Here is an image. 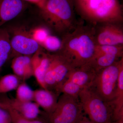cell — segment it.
<instances>
[{
	"label": "cell",
	"instance_id": "6da1fadb",
	"mask_svg": "<svg viewBox=\"0 0 123 123\" xmlns=\"http://www.w3.org/2000/svg\"><path fill=\"white\" fill-rule=\"evenodd\" d=\"M96 46L93 26L79 23L73 30L62 37L61 47L56 53L73 68H76L91 61Z\"/></svg>",
	"mask_w": 123,
	"mask_h": 123
},
{
	"label": "cell",
	"instance_id": "7a4b0ae2",
	"mask_svg": "<svg viewBox=\"0 0 123 123\" xmlns=\"http://www.w3.org/2000/svg\"><path fill=\"white\" fill-rule=\"evenodd\" d=\"M76 13L91 25L123 23V6L119 0H73Z\"/></svg>",
	"mask_w": 123,
	"mask_h": 123
},
{
	"label": "cell",
	"instance_id": "3957f363",
	"mask_svg": "<svg viewBox=\"0 0 123 123\" xmlns=\"http://www.w3.org/2000/svg\"><path fill=\"white\" fill-rule=\"evenodd\" d=\"M39 9L47 27L61 37L79 23L77 21L73 0H46Z\"/></svg>",
	"mask_w": 123,
	"mask_h": 123
},
{
	"label": "cell",
	"instance_id": "277c9868",
	"mask_svg": "<svg viewBox=\"0 0 123 123\" xmlns=\"http://www.w3.org/2000/svg\"><path fill=\"white\" fill-rule=\"evenodd\" d=\"M123 63V57L111 66L98 71L88 88L111 105L114 98L120 69Z\"/></svg>",
	"mask_w": 123,
	"mask_h": 123
},
{
	"label": "cell",
	"instance_id": "5b68a950",
	"mask_svg": "<svg viewBox=\"0 0 123 123\" xmlns=\"http://www.w3.org/2000/svg\"><path fill=\"white\" fill-rule=\"evenodd\" d=\"M85 114L94 123H111L112 122L111 106L88 88L83 89L78 96Z\"/></svg>",
	"mask_w": 123,
	"mask_h": 123
},
{
	"label": "cell",
	"instance_id": "8992f818",
	"mask_svg": "<svg viewBox=\"0 0 123 123\" xmlns=\"http://www.w3.org/2000/svg\"><path fill=\"white\" fill-rule=\"evenodd\" d=\"M84 114L79 98L62 93L54 110L45 114L44 119L48 123H76Z\"/></svg>",
	"mask_w": 123,
	"mask_h": 123
},
{
	"label": "cell",
	"instance_id": "52a82bcc",
	"mask_svg": "<svg viewBox=\"0 0 123 123\" xmlns=\"http://www.w3.org/2000/svg\"><path fill=\"white\" fill-rule=\"evenodd\" d=\"M49 54L50 62L44 76V84L46 90L59 95L62 86L73 68L58 53Z\"/></svg>",
	"mask_w": 123,
	"mask_h": 123
},
{
	"label": "cell",
	"instance_id": "ba28073f",
	"mask_svg": "<svg viewBox=\"0 0 123 123\" xmlns=\"http://www.w3.org/2000/svg\"><path fill=\"white\" fill-rule=\"evenodd\" d=\"M94 28L96 45H123V23H104Z\"/></svg>",
	"mask_w": 123,
	"mask_h": 123
},
{
	"label": "cell",
	"instance_id": "9c48e42d",
	"mask_svg": "<svg viewBox=\"0 0 123 123\" xmlns=\"http://www.w3.org/2000/svg\"><path fill=\"white\" fill-rule=\"evenodd\" d=\"M13 33L10 36L12 52L18 55H31L40 50V45L32 37L30 31L19 27L14 29Z\"/></svg>",
	"mask_w": 123,
	"mask_h": 123
},
{
	"label": "cell",
	"instance_id": "30bf717a",
	"mask_svg": "<svg viewBox=\"0 0 123 123\" xmlns=\"http://www.w3.org/2000/svg\"><path fill=\"white\" fill-rule=\"evenodd\" d=\"M97 72L89 62L81 67L73 68L69 73L67 80L79 86L83 89L89 88Z\"/></svg>",
	"mask_w": 123,
	"mask_h": 123
},
{
	"label": "cell",
	"instance_id": "8fae6325",
	"mask_svg": "<svg viewBox=\"0 0 123 123\" xmlns=\"http://www.w3.org/2000/svg\"><path fill=\"white\" fill-rule=\"evenodd\" d=\"M0 101L7 104L11 108L27 118H37L40 113L39 106L35 102L21 101L6 96L0 98Z\"/></svg>",
	"mask_w": 123,
	"mask_h": 123
},
{
	"label": "cell",
	"instance_id": "7c38bea8",
	"mask_svg": "<svg viewBox=\"0 0 123 123\" xmlns=\"http://www.w3.org/2000/svg\"><path fill=\"white\" fill-rule=\"evenodd\" d=\"M31 61L33 76L39 85L46 90L44 78L50 62L49 54L44 53L40 49L31 56Z\"/></svg>",
	"mask_w": 123,
	"mask_h": 123
},
{
	"label": "cell",
	"instance_id": "4fadbf2b",
	"mask_svg": "<svg viewBox=\"0 0 123 123\" xmlns=\"http://www.w3.org/2000/svg\"><path fill=\"white\" fill-rule=\"evenodd\" d=\"M24 8L22 0H0V28L17 17Z\"/></svg>",
	"mask_w": 123,
	"mask_h": 123
},
{
	"label": "cell",
	"instance_id": "5bb4252c",
	"mask_svg": "<svg viewBox=\"0 0 123 123\" xmlns=\"http://www.w3.org/2000/svg\"><path fill=\"white\" fill-rule=\"evenodd\" d=\"M31 58V55H18L12 60L11 68L20 79L26 80L33 76Z\"/></svg>",
	"mask_w": 123,
	"mask_h": 123
},
{
	"label": "cell",
	"instance_id": "9a60e30c",
	"mask_svg": "<svg viewBox=\"0 0 123 123\" xmlns=\"http://www.w3.org/2000/svg\"><path fill=\"white\" fill-rule=\"evenodd\" d=\"M59 95L51 91L44 89H37L34 90L33 101L42 107L46 114H49L54 110Z\"/></svg>",
	"mask_w": 123,
	"mask_h": 123
},
{
	"label": "cell",
	"instance_id": "2e32d148",
	"mask_svg": "<svg viewBox=\"0 0 123 123\" xmlns=\"http://www.w3.org/2000/svg\"><path fill=\"white\" fill-rule=\"evenodd\" d=\"M111 105L113 111L112 122L123 121V63L120 66L116 92Z\"/></svg>",
	"mask_w": 123,
	"mask_h": 123
},
{
	"label": "cell",
	"instance_id": "e0dca14e",
	"mask_svg": "<svg viewBox=\"0 0 123 123\" xmlns=\"http://www.w3.org/2000/svg\"><path fill=\"white\" fill-rule=\"evenodd\" d=\"M12 52L10 35L6 29L0 28V70Z\"/></svg>",
	"mask_w": 123,
	"mask_h": 123
},
{
	"label": "cell",
	"instance_id": "ac0fdd59",
	"mask_svg": "<svg viewBox=\"0 0 123 123\" xmlns=\"http://www.w3.org/2000/svg\"><path fill=\"white\" fill-rule=\"evenodd\" d=\"M121 57L115 55L106 54L93 58L89 62L98 72L102 69L111 66Z\"/></svg>",
	"mask_w": 123,
	"mask_h": 123
},
{
	"label": "cell",
	"instance_id": "d6986e66",
	"mask_svg": "<svg viewBox=\"0 0 123 123\" xmlns=\"http://www.w3.org/2000/svg\"><path fill=\"white\" fill-rule=\"evenodd\" d=\"M0 107L6 110L9 113L12 123H48L45 119H31L24 117L11 108L7 104L0 101Z\"/></svg>",
	"mask_w": 123,
	"mask_h": 123
},
{
	"label": "cell",
	"instance_id": "ffe728a7",
	"mask_svg": "<svg viewBox=\"0 0 123 123\" xmlns=\"http://www.w3.org/2000/svg\"><path fill=\"white\" fill-rule=\"evenodd\" d=\"M20 79L14 74H8L0 78V94L16 90Z\"/></svg>",
	"mask_w": 123,
	"mask_h": 123
},
{
	"label": "cell",
	"instance_id": "44dd1931",
	"mask_svg": "<svg viewBox=\"0 0 123 123\" xmlns=\"http://www.w3.org/2000/svg\"><path fill=\"white\" fill-rule=\"evenodd\" d=\"M106 54L115 55L120 57H123V45H96L92 59Z\"/></svg>",
	"mask_w": 123,
	"mask_h": 123
},
{
	"label": "cell",
	"instance_id": "7402d4cb",
	"mask_svg": "<svg viewBox=\"0 0 123 123\" xmlns=\"http://www.w3.org/2000/svg\"><path fill=\"white\" fill-rule=\"evenodd\" d=\"M34 91L27 84L23 82L16 89V98L20 101L32 102L34 98Z\"/></svg>",
	"mask_w": 123,
	"mask_h": 123
},
{
	"label": "cell",
	"instance_id": "603a6c76",
	"mask_svg": "<svg viewBox=\"0 0 123 123\" xmlns=\"http://www.w3.org/2000/svg\"><path fill=\"white\" fill-rule=\"evenodd\" d=\"M50 30L47 27H36L30 31L32 37L41 46L44 40L50 35Z\"/></svg>",
	"mask_w": 123,
	"mask_h": 123
},
{
	"label": "cell",
	"instance_id": "cb8c5ba5",
	"mask_svg": "<svg viewBox=\"0 0 123 123\" xmlns=\"http://www.w3.org/2000/svg\"><path fill=\"white\" fill-rule=\"evenodd\" d=\"M82 89L73 82L66 80L62 86L60 93L65 94L78 98V96Z\"/></svg>",
	"mask_w": 123,
	"mask_h": 123
},
{
	"label": "cell",
	"instance_id": "d4e9b609",
	"mask_svg": "<svg viewBox=\"0 0 123 123\" xmlns=\"http://www.w3.org/2000/svg\"><path fill=\"white\" fill-rule=\"evenodd\" d=\"M61 45V39L56 36L50 35L41 45L47 50L58 52Z\"/></svg>",
	"mask_w": 123,
	"mask_h": 123
},
{
	"label": "cell",
	"instance_id": "484cf974",
	"mask_svg": "<svg viewBox=\"0 0 123 123\" xmlns=\"http://www.w3.org/2000/svg\"><path fill=\"white\" fill-rule=\"evenodd\" d=\"M0 123H12L11 117L6 110L0 107Z\"/></svg>",
	"mask_w": 123,
	"mask_h": 123
},
{
	"label": "cell",
	"instance_id": "4316f807",
	"mask_svg": "<svg viewBox=\"0 0 123 123\" xmlns=\"http://www.w3.org/2000/svg\"><path fill=\"white\" fill-rule=\"evenodd\" d=\"M22 0L23 1H27V2L34 4L38 7L40 9L43 7L46 0Z\"/></svg>",
	"mask_w": 123,
	"mask_h": 123
},
{
	"label": "cell",
	"instance_id": "83f0119b",
	"mask_svg": "<svg viewBox=\"0 0 123 123\" xmlns=\"http://www.w3.org/2000/svg\"><path fill=\"white\" fill-rule=\"evenodd\" d=\"M84 114L76 123H94Z\"/></svg>",
	"mask_w": 123,
	"mask_h": 123
},
{
	"label": "cell",
	"instance_id": "f1b7e54d",
	"mask_svg": "<svg viewBox=\"0 0 123 123\" xmlns=\"http://www.w3.org/2000/svg\"><path fill=\"white\" fill-rule=\"evenodd\" d=\"M123 121H119L112 122L111 123H123Z\"/></svg>",
	"mask_w": 123,
	"mask_h": 123
}]
</instances>
